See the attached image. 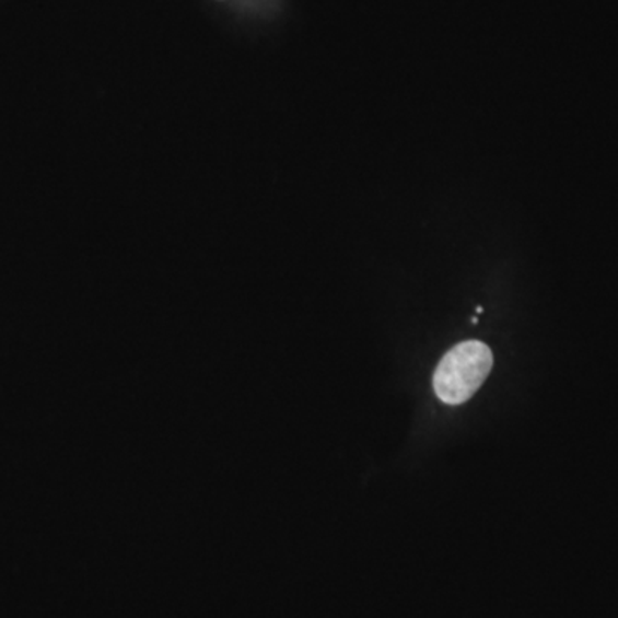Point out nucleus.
I'll list each match as a JSON object with an SVG mask.
<instances>
[{"label":"nucleus","instance_id":"obj_1","mask_svg":"<svg viewBox=\"0 0 618 618\" xmlns=\"http://www.w3.org/2000/svg\"><path fill=\"white\" fill-rule=\"evenodd\" d=\"M493 368V354L487 343L467 340L443 355L433 375V388L442 403L459 406L483 385Z\"/></svg>","mask_w":618,"mask_h":618}]
</instances>
